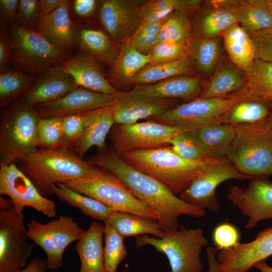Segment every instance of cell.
Wrapping results in <instances>:
<instances>
[{
    "instance_id": "obj_21",
    "label": "cell",
    "mask_w": 272,
    "mask_h": 272,
    "mask_svg": "<svg viewBox=\"0 0 272 272\" xmlns=\"http://www.w3.org/2000/svg\"><path fill=\"white\" fill-rule=\"evenodd\" d=\"M79 87L59 65L44 73L17 100L34 107L59 99Z\"/></svg>"
},
{
    "instance_id": "obj_13",
    "label": "cell",
    "mask_w": 272,
    "mask_h": 272,
    "mask_svg": "<svg viewBox=\"0 0 272 272\" xmlns=\"http://www.w3.org/2000/svg\"><path fill=\"white\" fill-rule=\"evenodd\" d=\"M251 178L239 172L226 157L208 159L200 172L179 197L203 209L217 212L220 209L216 192L218 185L231 179Z\"/></svg>"
},
{
    "instance_id": "obj_41",
    "label": "cell",
    "mask_w": 272,
    "mask_h": 272,
    "mask_svg": "<svg viewBox=\"0 0 272 272\" xmlns=\"http://www.w3.org/2000/svg\"><path fill=\"white\" fill-rule=\"evenodd\" d=\"M104 223V272H116L118 265L125 258L127 254L124 238L108 220Z\"/></svg>"
},
{
    "instance_id": "obj_33",
    "label": "cell",
    "mask_w": 272,
    "mask_h": 272,
    "mask_svg": "<svg viewBox=\"0 0 272 272\" xmlns=\"http://www.w3.org/2000/svg\"><path fill=\"white\" fill-rule=\"evenodd\" d=\"M223 46L229 60L245 71L255 59V51L250 35L236 23L221 36Z\"/></svg>"
},
{
    "instance_id": "obj_8",
    "label": "cell",
    "mask_w": 272,
    "mask_h": 272,
    "mask_svg": "<svg viewBox=\"0 0 272 272\" xmlns=\"http://www.w3.org/2000/svg\"><path fill=\"white\" fill-rule=\"evenodd\" d=\"M135 243L138 249L151 245L165 254L170 265L169 272H202L199 255L208 242L200 228L187 229L181 225L178 230L166 233L163 238L148 235L137 236Z\"/></svg>"
},
{
    "instance_id": "obj_5",
    "label": "cell",
    "mask_w": 272,
    "mask_h": 272,
    "mask_svg": "<svg viewBox=\"0 0 272 272\" xmlns=\"http://www.w3.org/2000/svg\"><path fill=\"white\" fill-rule=\"evenodd\" d=\"M40 118L33 107L18 100L3 109L0 118V164L10 165L37 148Z\"/></svg>"
},
{
    "instance_id": "obj_49",
    "label": "cell",
    "mask_w": 272,
    "mask_h": 272,
    "mask_svg": "<svg viewBox=\"0 0 272 272\" xmlns=\"http://www.w3.org/2000/svg\"><path fill=\"white\" fill-rule=\"evenodd\" d=\"M20 1L1 0V26L4 28L7 24L13 23L17 20Z\"/></svg>"
},
{
    "instance_id": "obj_60",
    "label": "cell",
    "mask_w": 272,
    "mask_h": 272,
    "mask_svg": "<svg viewBox=\"0 0 272 272\" xmlns=\"http://www.w3.org/2000/svg\"><path fill=\"white\" fill-rule=\"evenodd\" d=\"M121 272H131V271H127L126 270H123L122 271H121Z\"/></svg>"
},
{
    "instance_id": "obj_29",
    "label": "cell",
    "mask_w": 272,
    "mask_h": 272,
    "mask_svg": "<svg viewBox=\"0 0 272 272\" xmlns=\"http://www.w3.org/2000/svg\"><path fill=\"white\" fill-rule=\"evenodd\" d=\"M192 131L208 159L226 157L235 135L234 126L224 123L206 125Z\"/></svg>"
},
{
    "instance_id": "obj_34",
    "label": "cell",
    "mask_w": 272,
    "mask_h": 272,
    "mask_svg": "<svg viewBox=\"0 0 272 272\" xmlns=\"http://www.w3.org/2000/svg\"><path fill=\"white\" fill-rule=\"evenodd\" d=\"M195 69L190 56L179 60L157 64L148 63L140 70L130 83L137 85L154 84L179 76H191Z\"/></svg>"
},
{
    "instance_id": "obj_37",
    "label": "cell",
    "mask_w": 272,
    "mask_h": 272,
    "mask_svg": "<svg viewBox=\"0 0 272 272\" xmlns=\"http://www.w3.org/2000/svg\"><path fill=\"white\" fill-rule=\"evenodd\" d=\"M35 77L8 67L1 69L0 107L3 109L18 99L34 83Z\"/></svg>"
},
{
    "instance_id": "obj_58",
    "label": "cell",
    "mask_w": 272,
    "mask_h": 272,
    "mask_svg": "<svg viewBox=\"0 0 272 272\" xmlns=\"http://www.w3.org/2000/svg\"><path fill=\"white\" fill-rule=\"evenodd\" d=\"M263 1L272 16V0H263Z\"/></svg>"
},
{
    "instance_id": "obj_26",
    "label": "cell",
    "mask_w": 272,
    "mask_h": 272,
    "mask_svg": "<svg viewBox=\"0 0 272 272\" xmlns=\"http://www.w3.org/2000/svg\"><path fill=\"white\" fill-rule=\"evenodd\" d=\"M218 5L230 10L237 23L250 35L272 27V16L263 0H215Z\"/></svg>"
},
{
    "instance_id": "obj_47",
    "label": "cell",
    "mask_w": 272,
    "mask_h": 272,
    "mask_svg": "<svg viewBox=\"0 0 272 272\" xmlns=\"http://www.w3.org/2000/svg\"><path fill=\"white\" fill-rule=\"evenodd\" d=\"M255 51V59L272 63V27L250 35Z\"/></svg>"
},
{
    "instance_id": "obj_2",
    "label": "cell",
    "mask_w": 272,
    "mask_h": 272,
    "mask_svg": "<svg viewBox=\"0 0 272 272\" xmlns=\"http://www.w3.org/2000/svg\"><path fill=\"white\" fill-rule=\"evenodd\" d=\"M15 163L46 197L53 195L52 185L91 178L97 170L73 151L60 148H37L17 159Z\"/></svg>"
},
{
    "instance_id": "obj_15",
    "label": "cell",
    "mask_w": 272,
    "mask_h": 272,
    "mask_svg": "<svg viewBox=\"0 0 272 272\" xmlns=\"http://www.w3.org/2000/svg\"><path fill=\"white\" fill-rule=\"evenodd\" d=\"M227 197L248 218L246 229H253L260 221L272 219V181L268 177L250 179L246 188L232 186Z\"/></svg>"
},
{
    "instance_id": "obj_14",
    "label": "cell",
    "mask_w": 272,
    "mask_h": 272,
    "mask_svg": "<svg viewBox=\"0 0 272 272\" xmlns=\"http://www.w3.org/2000/svg\"><path fill=\"white\" fill-rule=\"evenodd\" d=\"M0 195L10 197L15 211L23 213L25 207H30L48 218L55 217V202L42 196L29 178L16 163L0 164Z\"/></svg>"
},
{
    "instance_id": "obj_48",
    "label": "cell",
    "mask_w": 272,
    "mask_h": 272,
    "mask_svg": "<svg viewBox=\"0 0 272 272\" xmlns=\"http://www.w3.org/2000/svg\"><path fill=\"white\" fill-rule=\"evenodd\" d=\"M39 17V1H20L17 16V21L19 25L24 28L32 29Z\"/></svg>"
},
{
    "instance_id": "obj_25",
    "label": "cell",
    "mask_w": 272,
    "mask_h": 272,
    "mask_svg": "<svg viewBox=\"0 0 272 272\" xmlns=\"http://www.w3.org/2000/svg\"><path fill=\"white\" fill-rule=\"evenodd\" d=\"M36 30L54 45L68 52L74 46L75 28L70 15V1L63 0L54 10L40 16Z\"/></svg>"
},
{
    "instance_id": "obj_31",
    "label": "cell",
    "mask_w": 272,
    "mask_h": 272,
    "mask_svg": "<svg viewBox=\"0 0 272 272\" xmlns=\"http://www.w3.org/2000/svg\"><path fill=\"white\" fill-rule=\"evenodd\" d=\"M272 101L248 93L235 103L221 117L220 123L233 126L253 125L267 121Z\"/></svg>"
},
{
    "instance_id": "obj_30",
    "label": "cell",
    "mask_w": 272,
    "mask_h": 272,
    "mask_svg": "<svg viewBox=\"0 0 272 272\" xmlns=\"http://www.w3.org/2000/svg\"><path fill=\"white\" fill-rule=\"evenodd\" d=\"M188 45L195 71L208 80L225 57L222 37L206 39L192 36Z\"/></svg>"
},
{
    "instance_id": "obj_20",
    "label": "cell",
    "mask_w": 272,
    "mask_h": 272,
    "mask_svg": "<svg viewBox=\"0 0 272 272\" xmlns=\"http://www.w3.org/2000/svg\"><path fill=\"white\" fill-rule=\"evenodd\" d=\"M207 80L191 76H179L152 84L136 85L129 93L138 96L189 102L198 98Z\"/></svg>"
},
{
    "instance_id": "obj_59",
    "label": "cell",
    "mask_w": 272,
    "mask_h": 272,
    "mask_svg": "<svg viewBox=\"0 0 272 272\" xmlns=\"http://www.w3.org/2000/svg\"><path fill=\"white\" fill-rule=\"evenodd\" d=\"M267 123L272 129V104L267 117Z\"/></svg>"
},
{
    "instance_id": "obj_9",
    "label": "cell",
    "mask_w": 272,
    "mask_h": 272,
    "mask_svg": "<svg viewBox=\"0 0 272 272\" xmlns=\"http://www.w3.org/2000/svg\"><path fill=\"white\" fill-rule=\"evenodd\" d=\"M24 215L11 199L0 197V272H17L25 266L34 245L26 240Z\"/></svg>"
},
{
    "instance_id": "obj_23",
    "label": "cell",
    "mask_w": 272,
    "mask_h": 272,
    "mask_svg": "<svg viewBox=\"0 0 272 272\" xmlns=\"http://www.w3.org/2000/svg\"><path fill=\"white\" fill-rule=\"evenodd\" d=\"M60 65L80 87L110 96L119 92L105 78L94 58L88 54L67 57Z\"/></svg>"
},
{
    "instance_id": "obj_45",
    "label": "cell",
    "mask_w": 272,
    "mask_h": 272,
    "mask_svg": "<svg viewBox=\"0 0 272 272\" xmlns=\"http://www.w3.org/2000/svg\"><path fill=\"white\" fill-rule=\"evenodd\" d=\"M62 125V138L59 148L73 151L83 130V119L82 114L63 117Z\"/></svg>"
},
{
    "instance_id": "obj_19",
    "label": "cell",
    "mask_w": 272,
    "mask_h": 272,
    "mask_svg": "<svg viewBox=\"0 0 272 272\" xmlns=\"http://www.w3.org/2000/svg\"><path fill=\"white\" fill-rule=\"evenodd\" d=\"M114 97L79 87L59 99L33 107L41 117H63L110 104Z\"/></svg>"
},
{
    "instance_id": "obj_16",
    "label": "cell",
    "mask_w": 272,
    "mask_h": 272,
    "mask_svg": "<svg viewBox=\"0 0 272 272\" xmlns=\"http://www.w3.org/2000/svg\"><path fill=\"white\" fill-rule=\"evenodd\" d=\"M272 255V227L259 232L254 239L219 250V272H247L256 262Z\"/></svg>"
},
{
    "instance_id": "obj_55",
    "label": "cell",
    "mask_w": 272,
    "mask_h": 272,
    "mask_svg": "<svg viewBox=\"0 0 272 272\" xmlns=\"http://www.w3.org/2000/svg\"><path fill=\"white\" fill-rule=\"evenodd\" d=\"M63 0H39V17L46 15L56 9Z\"/></svg>"
},
{
    "instance_id": "obj_22",
    "label": "cell",
    "mask_w": 272,
    "mask_h": 272,
    "mask_svg": "<svg viewBox=\"0 0 272 272\" xmlns=\"http://www.w3.org/2000/svg\"><path fill=\"white\" fill-rule=\"evenodd\" d=\"M114 104L112 103L81 113L83 119V130L73 151L83 159L92 147L99 151L106 148V139L115 124L114 118Z\"/></svg>"
},
{
    "instance_id": "obj_11",
    "label": "cell",
    "mask_w": 272,
    "mask_h": 272,
    "mask_svg": "<svg viewBox=\"0 0 272 272\" xmlns=\"http://www.w3.org/2000/svg\"><path fill=\"white\" fill-rule=\"evenodd\" d=\"M249 93L247 87L225 97L198 98L180 103L163 115L149 119L156 122L181 126L193 130L198 127L220 123L221 117L239 100Z\"/></svg>"
},
{
    "instance_id": "obj_32",
    "label": "cell",
    "mask_w": 272,
    "mask_h": 272,
    "mask_svg": "<svg viewBox=\"0 0 272 272\" xmlns=\"http://www.w3.org/2000/svg\"><path fill=\"white\" fill-rule=\"evenodd\" d=\"M75 42L83 52L107 64L114 65L119 51L111 42L108 34L96 29L75 28Z\"/></svg>"
},
{
    "instance_id": "obj_12",
    "label": "cell",
    "mask_w": 272,
    "mask_h": 272,
    "mask_svg": "<svg viewBox=\"0 0 272 272\" xmlns=\"http://www.w3.org/2000/svg\"><path fill=\"white\" fill-rule=\"evenodd\" d=\"M27 229L28 238L45 252L49 270H57L63 266L65 249L80 239L85 231L71 217L64 215L46 223L32 220Z\"/></svg>"
},
{
    "instance_id": "obj_24",
    "label": "cell",
    "mask_w": 272,
    "mask_h": 272,
    "mask_svg": "<svg viewBox=\"0 0 272 272\" xmlns=\"http://www.w3.org/2000/svg\"><path fill=\"white\" fill-rule=\"evenodd\" d=\"M191 18L192 36L211 39L222 34L237 21L228 9L215 3L214 0L203 1Z\"/></svg>"
},
{
    "instance_id": "obj_46",
    "label": "cell",
    "mask_w": 272,
    "mask_h": 272,
    "mask_svg": "<svg viewBox=\"0 0 272 272\" xmlns=\"http://www.w3.org/2000/svg\"><path fill=\"white\" fill-rule=\"evenodd\" d=\"M240 235L233 225L225 222L218 225L213 233V240L218 250L230 249L239 243Z\"/></svg>"
},
{
    "instance_id": "obj_35",
    "label": "cell",
    "mask_w": 272,
    "mask_h": 272,
    "mask_svg": "<svg viewBox=\"0 0 272 272\" xmlns=\"http://www.w3.org/2000/svg\"><path fill=\"white\" fill-rule=\"evenodd\" d=\"M51 189L58 199L94 220L104 223L114 212L98 200L77 192L63 183L53 184Z\"/></svg>"
},
{
    "instance_id": "obj_10",
    "label": "cell",
    "mask_w": 272,
    "mask_h": 272,
    "mask_svg": "<svg viewBox=\"0 0 272 272\" xmlns=\"http://www.w3.org/2000/svg\"><path fill=\"white\" fill-rule=\"evenodd\" d=\"M187 130L190 129L148 119L129 124H115L107 138L110 148L119 154L170 146L175 135Z\"/></svg>"
},
{
    "instance_id": "obj_51",
    "label": "cell",
    "mask_w": 272,
    "mask_h": 272,
    "mask_svg": "<svg viewBox=\"0 0 272 272\" xmlns=\"http://www.w3.org/2000/svg\"><path fill=\"white\" fill-rule=\"evenodd\" d=\"M98 1L95 0H75L73 1V10L80 17H88L95 12Z\"/></svg>"
},
{
    "instance_id": "obj_27",
    "label": "cell",
    "mask_w": 272,
    "mask_h": 272,
    "mask_svg": "<svg viewBox=\"0 0 272 272\" xmlns=\"http://www.w3.org/2000/svg\"><path fill=\"white\" fill-rule=\"evenodd\" d=\"M245 72L225 57L207 80L199 98L225 97L235 94L246 87Z\"/></svg>"
},
{
    "instance_id": "obj_4",
    "label": "cell",
    "mask_w": 272,
    "mask_h": 272,
    "mask_svg": "<svg viewBox=\"0 0 272 272\" xmlns=\"http://www.w3.org/2000/svg\"><path fill=\"white\" fill-rule=\"evenodd\" d=\"M234 127L235 138L226 158L251 178L272 175V129L267 121Z\"/></svg>"
},
{
    "instance_id": "obj_43",
    "label": "cell",
    "mask_w": 272,
    "mask_h": 272,
    "mask_svg": "<svg viewBox=\"0 0 272 272\" xmlns=\"http://www.w3.org/2000/svg\"><path fill=\"white\" fill-rule=\"evenodd\" d=\"M171 146L179 156L190 161H204L208 158L197 142L192 130H187L175 135Z\"/></svg>"
},
{
    "instance_id": "obj_53",
    "label": "cell",
    "mask_w": 272,
    "mask_h": 272,
    "mask_svg": "<svg viewBox=\"0 0 272 272\" xmlns=\"http://www.w3.org/2000/svg\"><path fill=\"white\" fill-rule=\"evenodd\" d=\"M46 268V260L36 256L24 268L17 272H45Z\"/></svg>"
},
{
    "instance_id": "obj_3",
    "label": "cell",
    "mask_w": 272,
    "mask_h": 272,
    "mask_svg": "<svg viewBox=\"0 0 272 272\" xmlns=\"http://www.w3.org/2000/svg\"><path fill=\"white\" fill-rule=\"evenodd\" d=\"M118 155L132 167L156 179L175 194H179L188 187L200 172L206 160L185 159L176 153L171 146Z\"/></svg>"
},
{
    "instance_id": "obj_40",
    "label": "cell",
    "mask_w": 272,
    "mask_h": 272,
    "mask_svg": "<svg viewBox=\"0 0 272 272\" xmlns=\"http://www.w3.org/2000/svg\"><path fill=\"white\" fill-rule=\"evenodd\" d=\"M148 63L149 54L141 53L128 42H125L120 46L118 59L114 65L116 76L121 82L130 83L135 75Z\"/></svg>"
},
{
    "instance_id": "obj_42",
    "label": "cell",
    "mask_w": 272,
    "mask_h": 272,
    "mask_svg": "<svg viewBox=\"0 0 272 272\" xmlns=\"http://www.w3.org/2000/svg\"><path fill=\"white\" fill-rule=\"evenodd\" d=\"M63 134L62 117H40L37 124L36 140L39 149L59 148Z\"/></svg>"
},
{
    "instance_id": "obj_57",
    "label": "cell",
    "mask_w": 272,
    "mask_h": 272,
    "mask_svg": "<svg viewBox=\"0 0 272 272\" xmlns=\"http://www.w3.org/2000/svg\"><path fill=\"white\" fill-rule=\"evenodd\" d=\"M253 267L259 270L261 272H272V267L269 266L265 260L258 261L254 264Z\"/></svg>"
},
{
    "instance_id": "obj_28",
    "label": "cell",
    "mask_w": 272,
    "mask_h": 272,
    "mask_svg": "<svg viewBox=\"0 0 272 272\" xmlns=\"http://www.w3.org/2000/svg\"><path fill=\"white\" fill-rule=\"evenodd\" d=\"M104 224L92 223L75 248L81 261L79 272H104V254L102 238Z\"/></svg>"
},
{
    "instance_id": "obj_56",
    "label": "cell",
    "mask_w": 272,
    "mask_h": 272,
    "mask_svg": "<svg viewBox=\"0 0 272 272\" xmlns=\"http://www.w3.org/2000/svg\"><path fill=\"white\" fill-rule=\"evenodd\" d=\"M217 251L216 248L212 246H209L207 249V256L209 265L208 272H219L220 263L216 257Z\"/></svg>"
},
{
    "instance_id": "obj_39",
    "label": "cell",
    "mask_w": 272,
    "mask_h": 272,
    "mask_svg": "<svg viewBox=\"0 0 272 272\" xmlns=\"http://www.w3.org/2000/svg\"><path fill=\"white\" fill-rule=\"evenodd\" d=\"M187 13L175 11L164 20L158 35V42L188 43L192 35L191 18Z\"/></svg>"
},
{
    "instance_id": "obj_38",
    "label": "cell",
    "mask_w": 272,
    "mask_h": 272,
    "mask_svg": "<svg viewBox=\"0 0 272 272\" xmlns=\"http://www.w3.org/2000/svg\"><path fill=\"white\" fill-rule=\"evenodd\" d=\"M245 72L250 94L272 101V63L255 59Z\"/></svg>"
},
{
    "instance_id": "obj_1",
    "label": "cell",
    "mask_w": 272,
    "mask_h": 272,
    "mask_svg": "<svg viewBox=\"0 0 272 272\" xmlns=\"http://www.w3.org/2000/svg\"><path fill=\"white\" fill-rule=\"evenodd\" d=\"M87 161L121 180L138 199L160 216L158 222L166 233L178 229L181 215H206L205 209L181 199L161 182L128 164L110 148L99 151Z\"/></svg>"
},
{
    "instance_id": "obj_50",
    "label": "cell",
    "mask_w": 272,
    "mask_h": 272,
    "mask_svg": "<svg viewBox=\"0 0 272 272\" xmlns=\"http://www.w3.org/2000/svg\"><path fill=\"white\" fill-rule=\"evenodd\" d=\"M158 35L132 36L127 42L141 53L148 55L158 43Z\"/></svg>"
},
{
    "instance_id": "obj_36",
    "label": "cell",
    "mask_w": 272,
    "mask_h": 272,
    "mask_svg": "<svg viewBox=\"0 0 272 272\" xmlns=\"http://www.w3.org/2000/svg\"><path fill=\"white\" fill-rule=\"evenodd\" d=\"M108 221L123 238L151 234L164 237L165 233L157 220L123 212H114Z\"/></svg>"
},
{
    "instance_id": "obj_44",
    "label": "cell",
    "mask_w": 272,
    "mask_h": 272,
    "mask_svg": "<svg viewBox=\"0 0 272 272\" xmlns=\"http://www.w3.org/2000/svg\"><path fill=\"white\" fill-rule=\"evenodd\" d=\"M150 63L173 61L189 56L188 43L158 42L149 54Z\"/></svg>"
},
{
    "instance_id": "obj_7",
    "label": "cell",
    "mask_w": 272,
    "mask_h": 272,
    "mask_svg": "<svg viewBox=\"0 0 272 272\" xmlns=\"http://www.w3.org/2000/svg\"><path fill=\"white\" fill-rule=\"evenodd\" d=\"M64 184L71 189L100 201L114 212H123L158 221L160 216L138 199L117 176L97 167L94 176Z\"/></svg>"
},
{
    "instance_id": "obj_52",
    "label": "cell",
    "mask_w": 272,
    "mask_h": 272,
    "mask_svg": "<svg viewBox=\"0 0 272 272\" xmlns=\"http://www.w3.org/2000/svg\"><path fill=\"white\" fill-rule=\"evenodd\" d=\"M11 40L4 33L0 37V67L1 69L7 67L10 63Z\"/></svg>"
},
{
    "instance_id": "obj_17",
    "label": "cell",
    "mask_w": 272,
    "mask_h": 272,
    "mask_svg": "<svg viewBox=\"0 0 272 272\" xmlns=\"http://www.w3.org/2000/svg\"><path fill=\"white\" fill-rule=\"evenodd\" d=\"M140 6L133 1H103L99 20L111 39L121 45L132 36L140 25Z\"/></svg>"
},
{
    "instance_id": "obj_18",
    "label": "cell",
    "mask_w": 272,
    "mask_h": 272,
    "mask_svg": "<svg viewBox=\"0 0 272 272\" xmlns=\"http://www.w3.org/2000/svg\"><path fill=\"white\" fill-rule=\"evenodd\" d=\"M179 100L149 98L120 92L114 100L115 124H129L160 116L180 104Z\"/></svg>"
},
{
    "instance_id": "obj_6",
    "label": "cell",
    "mask_w": 272,
    "mask_h": 272,
    "mask_svg": "<svg viewBox=\"0 0 272 272\" xmlns=\"http://www.w3.org/2000/svg\"><path fill=\"white\" fill-rule=\"evenodd\" d=\"M10 62L31 75L44 73L67 58V52L52 44L36 30L11 24Z\"/></svg>"
},
{
    "instance_id": "obj_54",
    "label": "cell",
    "mask_w": 272,
    "mask_h": 272,
    "mask_svg": "<svg viewBox=\"0 0 272 272\" xmlns=\"http://www.w3.org/2000/svg\"><path fill=\"white\" fill-rule=\"evenodd\" d=\"M165 19L139 29L132 36H146L159 34Z\"/></svg>"
}]
</instances>
